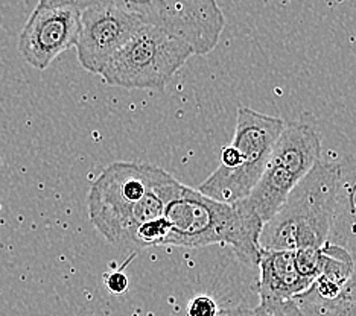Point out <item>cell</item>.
<instances>
[{
  "instance_id": "1",
  "label": "cell",
  "mask_w": 356,
  "mask_h": 316,
  "mask_svg": "<svg viewBox=\"0 0 356 316\" xmlns=\"http://www.w3.org/2000/svg\"><path fill=\"white\" fill-rule=\"evenodd\" d=\"M180 185L181 183L160 167L115 161L90 185L88 217L111 245L133 248L136 231L143 224L163 216Z\"/></svg>"
},
{
  "instance_id": "2",
  "label": "cell",
  "mask_w": 356,
  "mask_h": 316,
  "mask_svg": "<svg viewBox=\"0 0 356 316\" xmlns=\"http://www.w3.org/2000/svg\"><path fill=\"white\" fill-rule=\"evenodd\" d=\"M163 217L169 225L165 245L201 248L225 243L245 266L257 267L264 222L244 201L224 204L181 184Z\"/></svg>"
},
{
  "instance_id": "3",
  "label": "cell",
  "mask_w": 356,
  "mask_h": 316,
  "mask_svg": "<svg viewBox=\"0 0 356 316\" xmlns=\"http://www.w3.org/2000/svg\"><path fill=\"white\" fill-rule=\"evenodd\" d=\"M337 163L318 161L264 224L259 245L268 251L323 248L327 243L337 189Z\"/></svg>"
},
{
  "instance_id": "4",
  "label": "cell",
  "mask_w": 356,
  "mask_h": 316,
  "mask_svg": "<svg viewBox=\"0 0 356 316\" xmlns=\"http://www.w3.org/2000/svg\"><path fill=\"white\" fill-rule=\"evenodd\" d=\"M285 120L242 107L233 140L221 151L220 166L198 192L224 204H236L252 193L268 163Z\"/></svg>"
},
{
  "instance_id": "5",
  "label": "cell",
  "mask_w": 356,
  "mask_h": 316,
  "mask_svg": "<svg viewBox=\"0 0 356 316\" xmlns=\"http://www.w3.org/2000/svg\"><path fill=\"white\" fill-rule=\"evenodd\" d=\"M193 56L189 44L151 24L143 26L101 70L105 84L128 90H163L186 61Z\"/></svg>"
},
{
  "instance_id": "6",
  "label": "cell",
  "mask_w": 356,
  "mask_h": 316,
  "mask_svg": "<svg viewBox=\"0 0 356 316\" xmlns=\"http://www.w3.org/2000/svg\"><path fill=\"white\" fill-rule=\"evenodd\" d=\"M320 156V135L311 125L302 122L285 125L262 176L244 204L266 224L279 212L298 181L318 163Z\"/></svg>"
},
{
  "instance_id": "7",
  "label": "cell",
  "mask_w": 356,
  "mask_h": 316,
  "mask_svg": "<svg viewBox=\"0 0 356 316\" xmlns=\"http://www.w3.org/2000/svg\"><path fill=\"white\" fill-rule=\"evenodd\" d=\"M166 34L189 44L193 55H207L220 43L225 19L218 0H108Z\"/></svg>"
},
{
  "instance_id": "8",
  "label": "cell",
  "mask_w": 356,
  "mask_h": 316,
  "mask_svg": "<svg viewBox=\"0 0 356 316\" xmlns=\"http://www.w3.org/2000/svg\"><path fill=\"white\" fill-rule=\"evenodd\" d=\"M139 15L115 5H95L81 11L76 53L81 67L99 75L105 64L143 26Z\"/></svg>"
},
{
  "instance_id": "9",
  "label": "cell",
  "mask_w": 356,
  "mask_h": 316,
  "mask_svg": "<svg viewBox=\"0 0 356 316\" xmlns=\"http://www.w3.org/2000/svg\"><path fill=\"white\" fill-rule=\"evenodd\" d=\"M79 29L78 8L37 5L20 32L19 52L31 67L46 70L61 53L76 44Z\"/></svg>"
},
{
  "instance_id": "10",
  "label": "cell",
  "mask_w": 356,
  "mask_h": 316,
  "mask_svg": "<svg viewBox=\"0 0 356 316\" xmlns=\"http://www.w3.org/2000/svg\"><path fill=\"white\" fill-rule=\"evenodd\" d=\"M257 269L261 303L291 301L311 286L297 271L294 251L261 249Z\"/></svg>"
},
{
  "instance_id": "11",
  "label": "cell",
  "mask_w": 356,
  "mask_h": 316,
  "mask_svg": "<svg viewBox=\"0 0 356 316\" xmlns=\"http://www.w3.org/2000/svg\"><path fill=\"white\" fill-rule=\"evenodd\" d=\"M338 165L327 243L343 248L356 263V157Z\"/></svg>"
},
{
  "instance_id": "12",
  "label": "cell",
  "mask_w": 356,
  "mask_h": 316,
  "mask_svg": "<svg viewBox=\"0 0 356 316\" xmlns=\"http://www.w3.org/2000/svg\"><path fill=\"white\" fill-rule=\"evenodd\" d=\"M321 271L318 277L303 292V295L315 301H334L339 297L347 281L352 277L355 262L343 248L326 243L321 248Z\"/></svg>"
},
{
  "instance_id": "13",
  "label": "cell",
  "mask_w": 356,
  "mask_h": 316,
  "mask_svg": "<svg viewBox=\"0 0 356 316\" xmlns=\"http://www.w3.org/2000/svg\"><path fill=\"white\" fill-rule=\"evenodd\" d=\"M306 316H356V265L352 277L334 301H315L303 294L294 298Z\"/></svg>"
},
{
  "instance_id": "14",
  "label": "cell",
  "mask_w": 356,
  "mask_h": 316,
  "mask_svg": "<svg viewBox=\"0 0 356 316\" xmlns=\"http://www.w3.org/2000/svg\"><path fill=\"white\" fill-rule=\"evenodd\" d=\"M321 248H300L294 251L296 266L298 274L312 285L321 271Z\"/></svg>"
},
{
  "instance_id": "15",
  "label": "cell",
  "mask_w": 356,
  "mask_h": 316,
  "mask_svg": "<svg viewBox=\"0 0 356 316\" xmlns=\"http://www.w3.org/2000/svg\"><path fill=\"white\" fill-rule=\"evenodd\" d=\"M254 316H306L294 299L285 303H259Z\"/></svg>"
},
{
  "instance_id": "16",
  "label": "cell",
  "mask_w": 356,
  "mask_h": 316,
  "mask_svg": "<svg viewBox=\"0 0 356 316\" xmlns=\"http://www.w3.org/2000/svg\"><path fill=\"white\" fill-rule=\"evenodd\" d=\"M220 309L212 297L197 295L192 298L188 304L186 316H218Z\"/></svg>"
},
{
  "instance_id": "17",
  "label": "cell",
  "mask_w": 356,
  "mask_h": 316,
  "mask_svg": "<svg viewBox=\"0 0 356 316\" xmlns=\"http://www.w3.org/2000/svg\"><path fill=\"white\" fill-rule=\"evenodd\" d=\"M128 277L122 271H113L111 274L105 275V286L115 295H122L128 290Z\"/></svg>"
},
{
  "instance_id": "18",
  "label": "cell",
  "mask_w": 356,
  "mask_h": 316,
  "mask_svg": "<svg viewBox=\"0 0 356 316\" xmlns=\"http://www.w3.org/2000/svg\"><path fill=\"white\" fill-rule=\"evenodd\" d=\"M108 0H38V5L43 6H63V5H69V6H75L79 11L86 10L88 6H95V5H107Z\"/></svg>"
},
{
  "instance_id": "19",
  "label": "cell",
  "mask_w": 356,
  "mask_h": 316,
  "mask_svg": "<svg viewBox=\"0 0 356 316\" xmlns=\"http://www.w3.org/2000/svg\"><path fill=\"white\" fill-rule=\"evenodd\" d=\"M218 316H254V312L253 309H248V307L238 306V307H230V309L220 310Z\"/></svg>"
}]
</instances>
